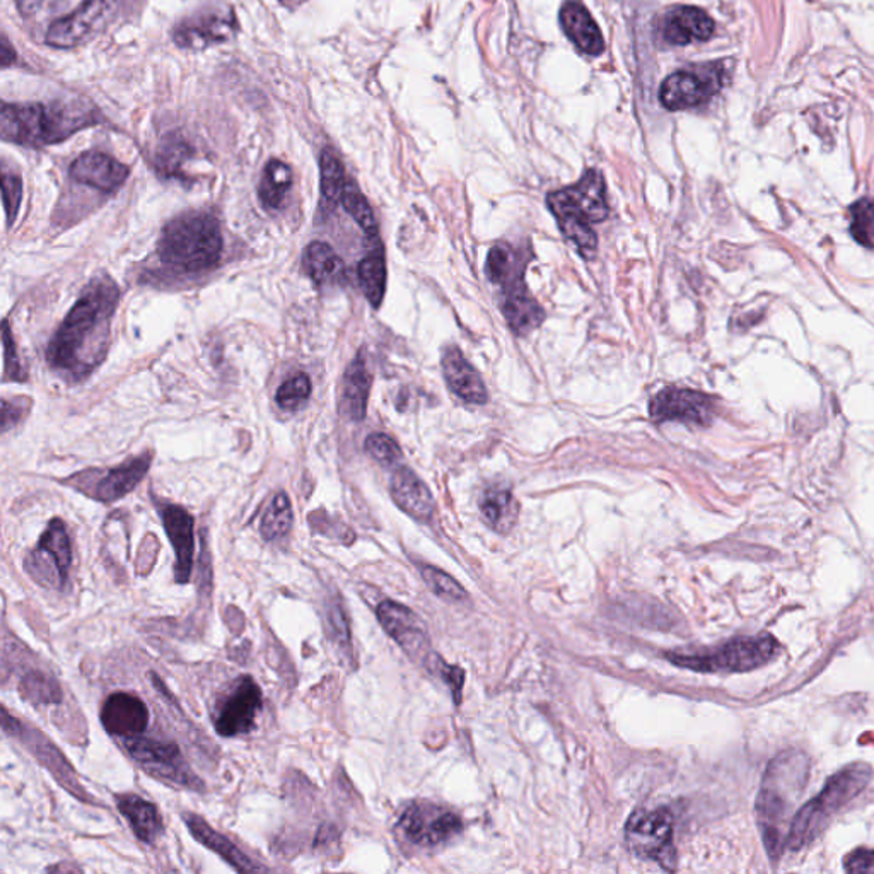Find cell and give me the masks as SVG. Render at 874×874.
Instances as JSON below:
<instances>
[{"label": "cell", "instance_id": "obj_1", "mask_svg": "<svg viewBox=\"0 0 874 874\" xmlns=\"http://www.w3.org/2000/svg\"><path fill=\"white\" fill-rule=\"evenodd\" d=\"M118 299L120 290L113 280H91L51 338L47 350L51 368L71 378H84L101 364L110 347Z\"/></svg>", "mask_w": 874, "mask_h": 874}, {"label": "cell", "instance_id": "obj_43", "mask_svg": "<svg viewBox=\"0 0 874 874\" xmlns=\"http://www.w3.org/2000/svg\"><path fill=\"white\" fill-rule=\"evenodd\" d=\"M2 346H4V376L5 381H26V371L17 356L16 342L12 338L9 323L2 325Z\"/></svg>", "mask_w": 874, "mask_h": 874}, {"label": "cell", "instance_id": "obj_14", "mask_svg": "<svg viewBox=\"0 0 874 874\" xmlns=\"http://www.w3.org/2000/svg\"><path fill=\"white\" fill-rule=\"evenodd\" d=\"M118 4L120 0H86L69 16L51 23L45 36L47 44L56 48H74L84 44L110 21Z\"/></svg>", "mask_w": 874, "mask_h": 874}, {"label": "cell", "instance_id": "obj_50", "mask_svg": "<svg viewBox=\"0 0 874 874\" xmlns=\"http://www.w3.org/2000/svg\"><path fill=\"white\" fill-rule=\"evenodd\" d=\"M44 0H16L17 9L24 17H29L38 11Z\"/></svg>", "mask_w": 874, "mask_h": 874}, {"label": "cell", "instance_id": "obj_23", "mask_svg": "<svg viewBox=\"0 0 874 874\" xmlns=\"http://www.w3.org/2000/svg\"><path fill=\"white\" fill-rule=\"evenodd\" d=\"M393 501L402 511L419 522H428L434 513V499L431 490L410 468L400 467L393 471L390 480Z\"/></svg>", "mask_w": 874, "mask_h": 874}, {"label": "cell", "instance_id": "obj_5", "mask_svg": "<svg viewBox=\"0 0 874 874\" xmlns=\"http://www.w3.org/2000/svg\"><path fill=\"white\" fill-rule=\"evenodd\" d=\"M157 253L166 267L184 274L216 267L223 253L219 223L205 212L183 214L166 224Z\"/></svg>", "mask_w": 874, "mask_h": 874}, {"label": "cell", "instance_id": "obj_32", "mask_svg": "<svg viewBox=\"0 0 874 874\" xmlns=\"http://www.w3.org/2000/svg\"><path fill=\"white\" fill-rule=\"evenodd\" d=\"M304 268L318 286H323L340 277L344 262L330 244L314 241L304 251Z\"/></svg>", "mask_w": 874, "mask_h": 874}, {"label": "cell", "instance_id": "obj_36", "mask_svg": "<svg viewBox=\"0 0 874 874\" xmlns=\"http://www.w3.org/2000/svg\"><path fill=\"white\" fill-rule=\"evenodd\" d=\"M292 523H295V514H292L289 495L279 492L272 499L271 506L263 514L260 534L267 541L280 540L290 534Z\"/></svg>", "mask_w": 874, "mask_h": 874}, {"label": "cell", "instance_id": "obj_6", "mask_svg": "<svg viewBox=\"0 0 874 874\" xmlns=\"http://www.w3.org/2000/svg\"><path fill=\"white\" fill-rule=\"evenodd\" d=\"M870 779L871 769L866 764L849 765L831 776L824 791L807 801L792 816L786 849L801 851L803 847L810 846L827 828L830 819L866 788Z\"/></svg>", "mask_w": 874, "mask_h": 874}, {"label": "cell", "instance_id": "obj_48", "mask_svg": "<svg viewBox=\"0 0 874 874\" xmlns=\"http://www.w3.org/2000/svg\"><path fill=\"white\" fill-rule=\"evenodd\" d=\"M23 416L24 412L17 408V405H12L9 400H2V431H9L12 423L20 422Z\"/></svg>", "mask_w": 874, "mask_h": 874}, {"label": "cell", "instance_id": "obj_22", "mask_svg": "<svg viewBox=\"0 0 874 874\" xmlns=\"http://www.w3.org/2000/svg\"><path fill=\"white\" fill-rule=\"evenodd\" d=\"M443 373L446 385L468 404L483 405L489 400L486 383L479 371L467 361L458 347H447L443 354Z\"/></svg>", "mask_w": 874, "mask_h": 874}, {"label": "cell", "instance_id": "obj_2", "mask_svg": "<svg viewBox=\"0 0 874 874\" xmlns=\"http://www.w3.org/2000/svg\"><path fill=\"white\" fill-rule=\"evenodd\" d=\"M810 777V761L803 752L788 750L770 762L762 779L755 813L770 859L782 855L794 806Z\"/></svg>", "mask_w": 874, "mask_h": 874}, {"label": "cell", "instance_id": "obj_19", "mask_svg": "<svg viewBox=\"0 0 874 874\" xmlns=\"http://www.w3.org/2000/svg\"><path fill=\"white\" fill-rule=\"evenodd\" d=\"M101 725L111 737L129 740L147 730L149 709L137 695L117 692L103 704Z\"/></svg>", "mask_w": 874, "mask_h": 874}, {"label": "cell", "instance_id": "obj_12", "mask_svg": "<svg viewBox=\"0 0 874 874\" xmlns=\"http://www.w3.org/2000/svg\"><path fill=\"white\" fill-rule=\"evenodd\" d=\"M125 749L130 757L151 776L173 782L180 788L195 789V791L204 789L199 777L184 764L180 749L175 743L135 737L125 740Z\"/></svg>", "mask_w": 874, "mask_h": 874}, {"label": "cell", "instance_id": "obj_47", "mask_svg": "<svg viewBox=\"0 0 874 874\" xmlns=\"http://www.w3.org/2000/svg\"><path fill=\"white\" fill-rule=\"evenodd\" d=\"M843 867L849 873H874V849H858L847 855Z\"/></svg>", "mask_w": 874, "mask_h": 874}, {"label": "cell", "instance_id": "obj_10", "mask_svg": "<svg viewBox=\"0 0 874 874\" xmlns=\"http://www.w3.org/2000/svg\"><path fill=\"white\" fill-rule=\"evenodd\" d=\"M71 565L72 547L68 528L60 519H51L24 567L38 585L62 589L68 583Z\"/></svg>", "mask_w": 874, "mask_h": 874}, {"label": "cell", "instance_id": "obj_3", "mask_svg": "<svg viewBox=\"0 0 874 874\" xmlns=\"http://www.w3.org/2000/svg\"><path fill=\"white\" fill-rule=\"evenodd\" d=\"M95 123H98V113L83 101L4 105L0 111L2 139L33 147L65 141Z\"/></svg>", "mask_w": 874, "mask_h": 874}, {"label": "cell", "instance_id": "obj_30", "mask_svg": "<svg viewBox=\"0 0 874 874\" xmlns=\"http://www.w3.org/2000/svg\"><path fill=\"white\" fill-rule=\"evenodd\" d=\"M480 513L499 534H507L518 522L519 506L513 492L502 487H490L480 495Z\"/></svg>", "mask_w": 874, "mask_h": 874}, {"label": "cell", "instance_id": "obj_45", "mask_svg": "<svg viewBox=\"0 0 874 874\" xmlns=\"http://www.w3.org/2000/svg\"><path fill=\"white\" fill-rule=\"evenodd\" d=\"M326 619H328V631L330 635H332V639L340 644V646L342 644H344V646H349V624H347L346 612H344V608L340 607L338 601H332V603H330L328 610H326Z\"/></svg>", "mask_w": 874, "mask_h": 874}, {"label": "cell", "instance_id": "obj_15", "mask_svg": "<svg viewBox=\"0 0 874 874\" xmlns=\"http://www.w3.org/2000/svg\"><path fill=\"white\" fill-rule=\"evenodd\" d=\"M405 837L417 846H438L462 831V818L434 804H412L400 818Z\"/></svg>", "mask_w": 874, "mask_h": 874}, {"label": "cell", "instance_id": "obj_4", "mask_svg": "<svg viewBox=\"0 0 874 874\" xmlns=\"http://www.w3.org/2000/svg\"><path fill=\"white\" fill-rule=\"evenodd\" d=\"M547 205L558 219L565 240L571 241L586 259L595 255L598 236L591 224L601 223L610 214L607 187L600 171L588 169L573 187L549 193Z\"/></svg>", "mask_w": 874, "mask_h": 874}, {"label": "cell", "instance_id": "obj_7", "mask_svg": "<svg viewBox=\"0 0 874 874\" xmlns=\"http://www.w3.org/2000/svg\"><path fill=\"white\" fill-rule=\"evenodd\" d=\"M523 267L518 255L502 244L492 248L487 256V275L502 286V314L516 335H528L546 320V313L525 286Z\"/></svg>", "mask_w": 874, "mask_h": 874}, {"label": "cell", "instance_id": "obj_9", "mask_svg": "<svg viewBox=\"0 0 874 874\" xmlns=\"http://www.w3.org/2000/svg\"><path fill=\"white\" fill-rule=\"evenodd\" d=\"M673 815L667 807L637 812L628 819L625 837L632 852L658 861L665 870H674Z\"/></svg>", "mask_w": 874, "mask_h": 874}, {"label": "cell", "instance_id": "obj_26", "mask_svg": "<svg viewBox=\"0 0 874 874\" xmlns=\"http://www.w3.org/2000/svg\"><path fill=\"white\" fill-rule=\"evenodd\" d=\"M561 26L567 38L588 56H600L604 50L603 35L579 0H567L562 5Z\"/></svg>", "mask_w": 874, "mask_h": 874}, {"label": "cell", "instance_id": "obj_20", "mask_svg": "<svg viewBox=\"0 0 874 874\" xmlns=\"http://www.w3.org/2000/svg\"><path fill=\"white\" fill-rule=\"evenodd\" d=\"M159 511H161L166 535L173 546L175 558H177L175 580L180 585H187L192 577L193 550H195L192 514L177 504H166V506L159 507Z\"/></svg>", "mask_w": 874, "mask_h": 874}, {"label": "cell", "instance_id": "obj_27", "mask_svg": "<svg viewBox=\"0 0 874 874\" xmlns=\"http://www.w3.org/2000/svg\"><path fill=\"white\" fill-rule=\"evenodd\" d=\"M153 458L151 455L137 456L130 459L125 465L106 471L95 487V498L101 502H115L118 499L129 495L139 483L144 480L145 474L149 470Z\"/></svg>", "mask_w": 874, "mask_h": 874}, {"label": "cell", "instance_id": "obj_25", "mask_svg": "<svg viewBox=\"0 0 874 874\" xmlns=\"http://www.w3.org/2000/svg\"><path fill=\"white\" fill-rule=\"evenodd\" d=\"M183 822L196 842H201L202 846L219 854L220 858H223L226 863L231 864L236 871L250 873V871L268 870V867L253 863V861L241 851L240 847L236 846L228 837L214 830L202 816L195 815V813H183Z\"/></svg>", "mask_w": 874, "mask_h": 874}, {"label": "cell", "instance_id": "obj_18", "mask_svg": "<svg viewBox=\"0 0 874 874\" xmlns=\"http://www.w3.org/2000/svg\"><path fill=\"white\" fill-rule=\"evenodd\" d=\"M716 71H680L668 75L659 91L665 108L671 111L689 110L706 103L721 87Z\"/></svg>", "mask_w": 874, "mask_h": 874}, {"label": "cell", "instance_id": "obj_16", "mask_svg": "<svg viewBox=\"0 0 874 874\" xmlns=\"http://www.w3.org/2000/svg\"><path fill=\"white\" fill-rule=\"evenodd\" d=\"M378 620L386 634L407 652L410 658L428 667L434 658L429 649L428 634L420 624L419 616L404 604L383 601L378 607Z\"/></svg>", "mask_w": 874, "mask_h": 874}, {"label": "cell", "instance_id": "obj_51", "mask_svg": "<svg viewBox=\"0 0 874 874\" xmlns=\"http://www.w3.org/2000/svg\"><path fill=\"white\" fill-rule=\"evenodd\" d=\"M16 59V51L12 50L11 45H9V39H2V65L8 68L9 63L14 62Z\"/></svg>", "mask_w": 874, "mask_h": 874}, {"label": "cell", "instance_id": "obj_21", "mask_svg": "<svg viewBox=\"0 0 874 874\" xmlns=\"http://www.w3.org/2000/svg\"><path fill=\"white\" fill-rule=\"evenodd\" d=\"M129 173L130 169L125 165L99 151L81 154L71 166V177L75 181L105 193L120 189Z\"/></svg>", "mask_w": 874, "mask_h": 874}, {"label": "cell", "instance_id": "obj_49", "mask_svg": "<svg viewBox=\"0 0 874 874\" xmlns=\"http://www.w3.org/2000/svg\"><path fill=\"white\" fill-rule=\"evenodd\" d=\"M2 728H4L5 734H12V737H14V734L20 737L21 730H23L21 722L9 716L8 709H2Z\"/></svg>", "mask_w": 874, "mask_h": 874}, {"label": "cell", "instance_id": "obj_8", "mask_svg": "<svg viewBox=\"0 0 874 874\" xmlns=\"http://www.w3.org/2000/svg\"><path fill=\"white\" fill-rule=\"evenodd\" d=\"M779 655V643L773 635L738 637L725 646L707 651L674 652L668 655L671 663L704 673H743L769 665Z\"/></svg>", "mask_w": 874, "mask_h": 874}, {"label": "cell", "instance_id": "obj_17", "mask_svg": "<svg viewBox=\"0 0 874 874\" xmlns=\"http://www.w3.org/2000/svg\"><path fill=\"white\" fill-rule=\"evenodd\" d=\"M649 414L655 422L679 420L695 426H709L713 420V400L694 390L665 388L652 398Z\"/></svg>", "mask_w": 874, "mask_h": 874}, {"label": "cell", "instance_id": "obj_40", "mask_svg": "<svg viewBox=\"0 0 874 874\" xmlns=\"http://www.w3.org/2000/svg\"><path fill=\"white\" fill-rule=\"evenodd\" d=\"M420 573H422L423 580L428 583L429 588H431L435 595L441 596L443 600H467L468 592L463 589L458 580L453 579L450 574L444 573L441 568L432 567V565H423V567L420 568Z\"/></svg>", "mask_w": 874, "mask_h": 874}, {"label": "cell", "instance_id": "obj_24", "mask_svg": "<svg viewBox=\"0 0 874 874\" xmlns=\"http://www.w3.org/2000/svg\"><path fill=\"white\" fill-rule=\"evenodd\" d=\"M663 39L667 44L691 45L694 41H706L713 36L714 21L706 11L692 5H680L671 9L663 20Z\"/></svg>", "mask_w": 874, "mask_h": 874}, {"label": "cell", "instance_id": "obj_37", "mask_svg": "<svg viewBox=\"0 0 874 874\" xmlns=\"http://www.w3.org/2000/svg\"><path fill=\"white\" fill-rule=\"evenodd\" d=\"M20 692L24 701L33 702L36 706H51L62 701V689L59 683L41 671H29L21 680Z\"/></svg>", "mask_w": 874, "mask_h": 874}, {"label": "cell", "instance_id": "obj_44", "mask_svg": "<svg viewBox=\"0 0 874 874\" xmlns=\"http://www.w3.org/2000/svg\"><path fill=\"white\" fill-rule=\"evenodd\" d=\"M2 193H4L5 216H8V224L11 226L14 219H16L21 201H23V183H21V178L4 171V173H2Z\"/></svg>", "mask_w": 874, "mask_h": 874}, {"label": "cell", "instance_id": "obj_42", "mask_svg": "<svg viewBox=\"0 0 874 874\" xmlns=\"http://www.w3.org/2000/svg\"><path fill=\"white\" fill-rule=\"evenodd\" d=\"M366 452L381 465H393L402 458L400 446L386 434L369 435L366 440Z\"/></svg>", "mask_w": 874, "mask_h": 874}, {"label": "cell", "instance_id": "obj_29", "mask_svg": "<svg viewBox=\"0 0 874 874\" xmlns=\"http://www.w3.org/2000/svg\"><path fill=\"white\" fill-rule=\"evenodd\" d=\"M369 390H371V374L366 368L364 354L350 362L344 376L342 388V410L349 419L361 422L368 412Z\"/></svg>", "mask_w": 874, "mask_h": 874}, {"label": "cell", "instance_id": "obj_35", "mask_svg": "<svg viewBox=\"0 0 874 874\" xmlns=\"http://www.w3.org/2000/svg\"><path fill=\"white\" fill-rule=\"evenodd\" d=\"M357 274L368 301L373 308H380L386 292V262L383 251H374L373 255L366 256L359 263Z\"/></svg>", "mask_w": 874, "mask_h": 874}, {"label": "cell", "instance_id": "obj_28", "mask_svg": "<svg viewBox=\"0 0 874 874\" xmlns=\"http://www.w3.org/2000/svg\"><path fill=\"white\" fill-rule=\"evenodd\" d=\"M117 807L118 812L125 816L130 828L134 830L135 836L142 842H156L157 837L161 836L165 830L156 804L142 800L141 797H135V794L117 797Z\"/></svg>", "mask_w": 874, "mask_h": 874}, {"label": "cell", "instance_id": "obj_41", "mask_svg": "<svg viewBox=\"0 0 874 874\" xmlns=\"http://www.w3.org/2000/svg\"><path fill=\"white\" fill-rule=\"evenodd\" d=\"M851 232L863 247L874 248V199H863L852 205Z\"/></svg>", "mask_w": 874, "mask_h": 874}, {"label": "cell", "instance_id": "obj_31", "mask_svg": "<svg viewBox=\"0 0 874 874\" xmlns=\"http://www.w3.org/2000/svg\"><path fill=\"white\" fill-rule=\"evenodd\" d=\"M32 733L33 737H35V740H32L28 731L24 730L23 728L21 734L26 737L23 738V740L26 741V745H29V749L33 750V753H35L36 757H38V761L44 762L45 767H47V769L50 770V773L53 774V776H56L57 779H59L60 782L65 786V788L71 789L72 794H77L79 798H83V794H79V792H81V788H79L74 773H72L71 767H69L71 764H68V762L63 761L59 750L51 745V743H48V741L45 740V737H39V734L35 733V731H32Z\"/></svg>", "mask_w": 874, "mask_h": 874}, {"label": "cell", "instance_id": "obj_46", "mask_svg": "<svg viewBox=\"0 0 874 874\" xmlns=\"http://www.w3.org/2000/svg\"><path fill=\"white\" fill-rule=\"evenodd\" d=\"M187 151L189 149H187L183 144H180V142L166 145L165 149H163L161 157H159V168H161L166 175H177L184 156H187Z\"/></svg>", "mask_w": 874, "mask_h": 874}, {"label": "cell", "instance_id": "obj_38", "mask_svg": "<svg viewBox=\"0 0 874 874\" xmlns=\"http://www.w3.org/2000/svg\"><path fill=\"white\" fill-rule=\"evenodd\" d=\"M340 204L349 212L350 217L361 226L362 231H364L369 238H374V236L378 235V223L373 214V208H371L369 202L366 201V196L362 195L361 190L357 189L352 180H347L346 190H344V195H342Z\"/></svg>", "mask_w": 874, "mask_h": 874}, {"label": "cell", "instance_id": "obj_33", "mask_svg": "<svg viewBox=\"0 0 874 874\" xmlns=\"http://www.w3.org/2000/svg\"><path fill=\"white\" fill-rule=\"evenodd\" d=\"M292 184V169L280 161L272 159L263 169L262 181H260L259 195L265 208H279L284 204L287 192Z\"/></svg>", "mask_w": 874, "mask_h": 874}, {"label": "cell", "instance_id": "obj_34", "mask_svg": "<svg viewBox=\"0 0 874 874\" xmlns=\"http://www.w3.org/2000/svg\"><path fill=\"white\" fill-rule=\"evenodd\" d=\"M346 171L342 166L337 154L332 149H325L320 157V190H322L323 204L328 208L337 207L340 204L342 195L346 190Z\"/></svg>", "mask_w": 874, "mask_h": 874}, {"label": "cell", "instance_id": "obj_13", "mask_svg": "<svg viewBox=\"0 0 874 874\" xmlns=\"http://www.w3.org/2000/svg\"><path fill=\"white\" fill-rule=\"evenodd\" d=\"M263 707L262 689L251 677H240L217 704L214 728L224 738L241 737L255 730Z\"/></svg>", "mask_w": 874, "mask_h": 874}, {"label": "cell", "instance_id": "obj_11", "mask_svg": "<svg viewBox=\"0 0 874 874\" xmlns=\"http://www.w3.org/2000/svg\"><path fill=\"white\" fill-rule=\"evenodd\" d=\"M238 32L235 9L228 4H207L175 26V44L187 50H204L226 44Z\"/></svg>", "mask_w": 874, "mask_h": 874}, {"label": "cell", "instance_id": "obj_39", "mask_svg": "<svg viewBox=\"0 0 874 874\" xmlns=\"http://www.w3.org/2000/svg\"><path fill=\"white\" fill-rule=\"evenodd\" d=\"M311 390H313V386H311L310 378L307 374H296L295 378H290V380L280 385L275 400L284 410L295 412V410H298L310 400Z\"/></svg>", "mask_w": 874, "mask_h": 874}]
</instances>
